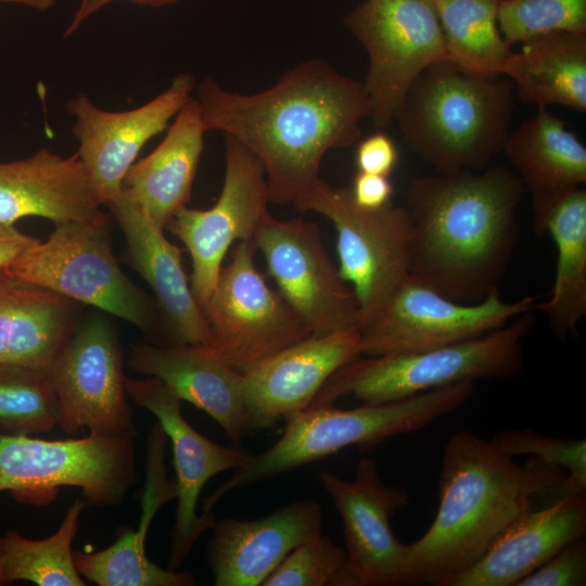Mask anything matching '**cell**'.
I'll use <instances>...</instances> for the list:
<instances>
[{
    "mask_svg": "<svg viewBox=\"0 0 586 586\" xmlns=\"http://www.w3.org/2000/svg\"><path fill=\"white\" fill-rule=\"evenodd\" d=\"M204 128L228 135L262 164L269 203L293 205L321 180L328 151L347 148L370 116L362 81L323 59L288 69L271 87L243 94L206 77L196 85Z\"/></svg>",
    "mask_w": 586,
    "mask_h": 586,
    "instance_id": "obj_1",
    "label": "cell"
},
{
    "mask_svg": "<svg viewBox=\"0 0 586 586\" xmlns=\"http://www.w3.org/2000/svg\"><path fill=\"white\" fill-rule=\"evenodd\" d=\"M524 192L502 165L413 179L404 205L413 234L409 275L450 300H484L498 289L518 244Z\"/></svg>",
    "mask_w": 586,
    "mask_h": 586,
    "instance_id": "obj_2",
    "label": "cell"
},
{
    "mask_svg": "<svg viewBox=\"0 0 586 586\" xmlns=\"http://www.w3.org/2000/svg\"><path fill=\"white\" fill-rule=\"evenodd\" d=\"M438 477L436 515L407 544V584L444 586L531 509L532 497L560 488L566 472L536 457L520 466L492 441L460 430L445 444Z\"/></svg>",
    "mask_w": 586,
    "mask_h": 586,
    "instance_id": "obj_3",
    "label": "cell"
},
{
    "mask_svg": "<svg viewBox=\"0 0 586 586\" xmlns=\"http://www.w3.org/2000/svg\"><path fill=\"white\" fill-rule=\"evenodd\" d=\"M514 90L506 76L438 61L411 84L395 120L406 144L436 173L480 170L502 152Z\"/></svg>",
    "mask_w": 586,
    "mask_h": 586,
    "instance_id": "obj_4",
    "label": "cell"
},
{
    "mask_svg": "<svg viewBox=\"0 0 586 586\" xmlns=\"http://www.w3.org/2000/svg\"><path fill=\"white\" fill-rule=\"evenodd\" d=\"M474 382L466 381L422 392L403 399L339 409L309 406L286 418L280 438L246 461L204 500L209 512L228 493L269 480L349 446L372 448L383 441L408 434L457 410L472 395Z\"/></svg>",
    "mask_w": 586,
    "mask_h": 586,
    "instance_id": "obj_5",
    "label": "cell"
},
{
    "mask_svg": "<svg viewBox=\"0 0 586 586\" xmlns=\"http://www.w3.org/2000/svg\"><path fill=\"white\" fill-rule=\"evenodd\" d=\"M534 323L532 310L482 336L422 352L359 356L337 369L310 406L334 405L352 395L364 403L394 402L480 379H510L524 365L523 341Z\"/></svg>",
    "mask_w": 586,
    "mask_h": 586,
    "instance_id": "obj_6",
    "label": "cell"
},
{
    "mask_svg": "<svg viewBox=\"0 0 586 586\" xmlns=\"http://www.w3.org/2000/svg\"><path fill=\"white\" fill-rule=\"evenodd\" d=\"M132 438L90 432L43 440L0 434V492L23 504L49 502L62 486L78 487L95 507L120 505L136 481Z\"/></svg>",
    "mask_w": 586,
    "mask_h": 586,
    "instance_id": "obj_7",
    "label": "cell"
},
{
    "mask_svg": "<svg viewBox=\"0 0 586 586\" xmlns=\"http://www.w3.org/2000/svg\"><path fill=\"white\" fill-rule=\"evenodd\" d=\"M5 268L15 277L118 317L146 334L158 330L157 305L119 267L107 224L55 226Z\"/></svg>",
    "mask_w": 586,
    "mask_h": 586,
    "instance_id": "obj_8",
    "label": "cell"
},
{
    "mask_svg": "<svg viewBox=\"0 0 586 586\" xmlns=\"http://www.w3.org/2000/svg\"><path fill=\"white\" fill-rule=\"evenodd\" d=\"M294 207L318 213L333 225L337 270L356 295L361 328L410 272L413 234L407 209L392 202L375 209L360 207L351 188L322 179Z\"/></svg>",
    "mask_w": 586,
    "mask_h": 586,
    "instance_id": "obj_9",
    "label": "cell"
},
{
    "mask_svg": "<svg viewBox=\"0 0 586 586\" xmlns=\"http://www.w3.org/2000/svg\"><path fill=\"white\" fill-rule=\"evenodd\" d=\"M344 24L368 54L362 84L369 118L375 128H386L415 79L431 64L449 60L433 2L365 0Z\"/></svg>",
    "mask_w": 586,
    "mask_h": 586,
    "instance_id": "obj_10",
    "label": "cell"
},
{
    "mask_svg": "<svg viewBox=\"0 0 586 586\" xmlns=\"http://www.w3.org/2000/svg\"><path fill=\"white\" fill-rule=\"evenodd\" d=\"M254 250L253 241L235 244L202 309L212 347L239 373L313 335L280 292L267 284L255 266Z\"/></svg>",
    "mask_w": 586,
    "mask_h": 586,
    "instance_id": "obj_11",
    "label": "cell"
},
{
    "mask_svg": "<svg viewBox=\"0 0 586 586\" xmlns=\"http://www.w3.org/2000/svg\"><path fill=\"white\" fill-rule=\"evenodd\" d=\"M536 298L508 302L494 290L476 303L450 300L408 275L359 329L360 356L422 352L482 336L534 309Z\"/></svg>",
    "mask_w": 586,
    "mask_h": 586,
    "instance_id": "obj_12",
    "label": "cell"
},
{
    "mask_svg": "<svg viewBox=\"0 0 586 586\" xmlns=\"http://www.w3.org/2000/svg\"><path fill=\"white\" fill-rule=\"evenodd\" d=\"M253 243L262 252L278 291L313 335L359 330L356 295L340 277L315 221L302 217L279 219L269 212Z\"/></svg>",
    "mask_w": 586,
    "mask_h": 586,
    "instance_id": "obj_13",
    "label": "cell"
},
{
    "mask_svg": "<svg viewBox=\"0 0 586 586\" xmlns=\"http://www.w3.org/2000/svg\"><path fill=\"white\" fill-rule=\"evenodd\" d=\"M48 373L58 402V426L64 432L88 428L100 435L136 437L122 347L104 316L79 321Z\"/></svg>",
    "mask_w": 586,
    "mask_h": 586,
    "instance_id": "obj_14",
    "label": "cell"
},
{
    "mask_svg": "<svg viewBox=\"0 0 586 586\" xmlns=\"http://www.w3.org/2000/svg\"><path fill=\"white\" fill-rule=\"evenodd\" d=\"M224 137L225 177L216 203L207 209L184 206L165 227L191 256L190 284L201 309L213 293L231 245L237 241H253L269 213L262 164L233 137Z\"/></svg>",
    "mask_w": 586,
    "mask_h": 586,
    "instance_id": "obj_15",
    "label": "cell"
},
{
    "mask_svg": "<svg viewBox=\"0 0 586 586\" xmlns=\"http://www.w3.org/2000/svg\"><path fill=\"white\" fill-rule=\"evenodd\" d=\"M196 85L193 75L180 73L145 104L119 112L100 109L84 93L68 100L66 109L74 117L73 135L78 141L76 153L101 205L109 206L119 198L124 177L141 149L167 127Z\"/></svg>",
    "mask_w": 586,
    "mask_h": 586,
    "instance_id": "obj_16",
    "label": "cell"
},
{
    "mask_svg": "<svg viewBox=\"0 0 586 586\" xmlns=\"http://www.w3.org/2000/svg\"><path fill=\"white\" fill-rule=\"evenodd\" d=\"M319 479L342 519L349 586L407 584V544L391 520L409 504L408 492L385 484L372 458L358 461L353 481L327 471Z\"/></svg>",
    "mask_w": 586,
    "mask_h": 586,
    "instance_id": "obj_17",
    "label": "cell"
},
{
    "mask_svg": "<svg viewBox=\"0 0 586 586\" xmlns=\"http://www.w3.org/2000/svg\"><path fill=\"white\" fill-rule=\"evenodd\" d=\"M125 387L130 399L155 416L171 444L177 509L168 566L177 570L216 521L212 511L198 514L203 487L215 475L241 467L249 454L218 445L193 429L182 416L181 400L160 379L126 377Z\"/></svg>",
    "mask_w": 586,
    "mask_h": 586,
    "instance_id": "obj_18",
    "label": "cell"
},
{
    "mask_svg": "<svg viewBox=\"0 0 586 586\" xmlns=\"http://www.w3.org/2000/svg\"><path fill=\"white\" fill-rule=\"evenodd\" d=\"M359 356V330L349 329L311 335L242 373L249 432L307 409L327 380Z\"/></svg>",
    "mask_w": 586,
    "mask_h": 586,
    "instance_id": "obj_19",
    "label": "cell"
},
{
    "mask_svg": "<svg viewBox=\"0 0 586 586\" xmlns=\"http://www.w3.org/2000/svg\"><path fill=\"white\" fill-rule=\"evenodd\" d=\"M321 506L301 499L257 519L216 520L205 557L216 586H260L298 545L321 533Z\"/></svg>",
    "mask_w": 586,
    "mask_h": 586,
    "instance_id": "obj_20",
    "label": "cell"
},
{
    "mask_svg": "<svg viewBox=\"0 0 586 586\" xmlns=\"http://www.w3.org/2000/svg\"><path fill=\"white\" fill-rule=\"evenodd\" d=\"M109 208L126 243L120 260L151 288L174 344L212 347L207 322L182 266L181 249L169 242L164 229L124 189Z\"/></svg>",
    "mask_w": 586,
    "mask_h": 586,
    "instance_id": "obj_21",
    "label": "cell"
},
{
    "mask_svg": "<svg viewBox=\"0 0 586 586\" xmlns=\"http://www.w3.org/2000/svg\"><path fill=\"white\" fill-rule=\"evenodd\" d=\"M77 153L63 157L42 148L33 155L0 162V225L42 217L67 222L109 224Z\"/></svg>",
    "mask_w": 586,
    "mask_h": 586,
    "instance_id": "obj_22",
    "label": "cell"
},
{
    "mask_svg": "<svg viewBox=\"0 0 586 586\" xmlns=\"http://www.w3.org/2000/svg\"><path fill=\"white\" fill-rule=\"evenodd\" d=\"M128 365L137 373L160 379L180 400L206 412L235 446L249 432L241 393L242 373L213 347L139 343L130 348Z\"/></svg>",
    "mask_w": 586,
    "mask_h": 586,
    "instance_id": "obj_23",
    "label": "cell"
},
{
    "mask_svg": "<svg viewBox=\"0 0 586 586\" xmlns=\"http://www.w3.org/2000/svg\"><path fill=\"white\" fill-rule=\"evenodd\" d=\"M585 493L562 494L514 521L473 565L444 586H518L570 542L585 537Z\"/></svg>",
    "mask_w": 586,
    "mask_h": 586,
    "instance_id": "obj_24",
    "label": "cell"
},
{
    "mask_svg": "<svg viewBox=\"0 0 586 586\" xmlns=\"http://www.w3.org/2000/svg\"><path fill=\"white\" fill-rule=\"evenodd\" d=\"M167 436L156 422L148 436L146 479L141 517L136 531L126 528L109 547L95 551H74L78 573L99 586H192L194 576L152 562L145 553V539L158 509L176 498V483L165 469Z\"/></svg>",
    "mask_w": 586,
    "mask_h": 586,
    "instance_id": "obj_25",
    "label": "cell"
},
{
    "mask_svg": "<svg viewBox=\"0 0 586 586\" xmlns=\"http://www.w3.org/2000/svg\"><path fill=\"white\" fill-rule=\"evenodd\" d=\"M79 309L0 268V367L49 372L79 323Z\"/></svg>",
    "mask_w": 586,
    "mask_h": 586,
    "instance_id": "obj_26",
    "label": "cell"
},
{
    "mask_svg": "<svg viewBox=\"0 0 586 586\" xmlns=\"http://www.w3.org/2000/svg\"><path fill=\"white\" fill-rule=\"evenodd\" d=\"M502 152L531 193L534 230L550 208L586 183V148L565 123L538 107V112L509 132Z\"/></svg>",
    "mask_w": 586,
    "mask_h": 586,
    "instance_id": "obj_27",
    "label": "cell"
},
{
    "mask_svg": "<svg viewBox=\"0 0 586 586\" xmlns=\"http://www.w3.org/2000/svg\"><path fill=\"white\" fill-rule=\"evenodd\" d=\"M205 132L199 101L191 97L162 142L124 177L123 189L163 229L190 201Z\"/></svg>",
    "mask_w": 586,
    "mask_h": 586,
    "instance_id": "obj_28",
    "label": "cell"
},
{
    "mask_svg": "<svg viewBox=\"0 0 586 586\" xmlns=\"http://www.w3.org/2000/svg\"><path fill=\"white\" fill-rule=\"evenodd\" d=\"M501 75L519 98L538 107L551 104L586 111V31H559L532 38L512 51Z\"/></svg>",
    "mask_w": 586,
    "mask_h": 586,
    "instance_id": "obj_29",
    "label": "cell"
},
{
    "mask_svg": "<svg viewBox=\"0 0 586 586\" xmlns=\"http://www.w3.org/2000/svg\"><path fill=\"white\" fill-rule=\"evenodd\" d=\"M549 233L557 249L555 281L548 300L535 303L553 335L576 333L586 315V189L579 187L547 213L538 235Z\"/></svg>",
    "mask_w": 586,
    "mask_h": 586,
    "instance_id": "obj_30",
    "label": "cell"
},
{
    "mask_svg": "<svg viewBox=\"0 0 586 586\" xmlns=\"http://www.w3.org/2000/svg\"><path fill=\"white\" fill-rule=\"evenodd\" d=\"M86 504L76 499L59 528L46 538L30 539L8 531L1 539V584L25 581L38 586H85L74 563L73 542Z\"/></svg>",
    "mask_w": 586,
    "mask_h": 586,
    "instance_id": "obj_31",
    "label": "cell"
},
{
    "mask_svg": "<svg viewBox=\"0 0 586 586\" xmlns=\"http://www.w3.org/2000/svg\"><path fill=\"white\" fill-rule=\"evenodd\" d=\"M499 0H432L449 61L483 75H501L512 53L499 30Z\"/></svg>",
    "mask_w": 586,
    "mask_h": 586,
    "instance_id": "obj_32",
    "label": "cell"
},
{
    "mask_svg": "<svg viewBox=\"0 0 586 586\" xmlns=\"http://www.w3.org/2000/svg\"><path fill=\"white\" fill-rule=\"evenodd\" d=\"M58 424V402L49 373L0 367V434L31 436L48 433Z\"/></svg>",
    "mask_w": 586,
    "mask_h": 586,
    "instance_id": "obj_33",
    "label": "cell"
},
{
    "mask_svg": "<svg viewBox=\"0 0 586 586\" xmlns=\"http://www.w3.org/2000/svg\"><path fill=\"white\" fill-rule=\"evenodd\" d=\"M498 27L511 47L559 31H586V0H499Z\"/></svg>",
    "mask_w": 586,
    "mask_h": 586,
    "instance_id": "obj_34",
    "label": "cell"
},
{
    "mask_svg": "<svg viewBox=\"0 0 586 586\" xmlns=\"http://www.w3.org/2000/svg\"><path fill=\"white\" fill-rule=\"evenodd\" d=\"M262 586H349L345 550L320 533L293 549Z\"/></svg>",
    "mask_w": 586,
    "mask_h": 586,
    "instance_id": "obj_35",
    "label": "cell"
},
{
    "mask_svg": "<svg viewBox=\"0 0 586 586\" xmlns=\"http://www.w3.org/2000/svg\"><path fill=\"white\" fill-rule=\"evenodd\" d=\"M492 443L504 454L515 457L530 455L562 468L566 477L562 494L586 491V441L553 437L531 428L502 429L494 434Z\"/></svg>",
    "mask_w": 586,
    "mask_h": 586,
    "instance_id": "obj_36",
    "label": "cell"
},
{
    "mask_svg": "<svg viewBox=\"0 0 586 586\" xmlns=\"http://www.w3.org/2000/svg\"><path fill=\"white\" fill-rule=\"evenodd\" d=\"M586 585V539H574L524 577L518 586Z\"/></svg>",
    "mask_w": 586,
    "mask_h": 586,
    "instance_id": "obj_37",
    "label": "cell"
},
{
    "mask_svg": "<svg viewBox=\"0 0 586 586\" xmlns=\"http://www.w3.org/2000/svg\"><path fill=\"white\" fill-rule=\"evenodd\" d=\"M355 161L358 171L390 176L398 161V152L391 137L379 131L358 142Z\"/></svg>",
    "mask_w": 586,
    "mask_h": 586,
    "instance_id": "obj_38",
    "label": "cell"
},
{
    "mask_svg": "<svg viewBox=\"0 0 586 586\" xmlns=\"http://www.w3.org/2000/svg\"><path fill=\"white\" fill-rule=\"evenodd\" d=\"M393 184L387 176L358 171L353 187L352 196L357 205L364 208H381L391 203Z\"/></svg>",
    "mask_w": 586,
    "mask_h": 586,
    "instance_id": "obj_39",
    "label": "cell"
},
{
    "mask_svg": "<svg viewBox=\"0 0 586 586\" xmlns=\"http://www.w3.org/2000/svg\"><path fill=\"white\" fill-rule=\"evenodd\" d=\"M120 0H80L73 17L64 31V37L74 35L80 26L93 14L103 9L105 5ZM138 5L151 8H163L173 5L180 0H126Z\"/></svg>",
    "mask_w": 586,
    "mask_h": 586,
    "instance_id": "obj_40",
    "label": "cell"
},
{
    "mask_svg": "<svg viewBox=\"0 0 586 586\" xmlns=\"http://www.w3.org/2000/svg\"><path fill=\"white\" fill-rule=\"evenodd\" d=\"M37 241L14 225H0V268L8 266Z\"/></svg>",
    "mask_w": 586,
    "mask_h": 586,
    "instance_id": "obj_41",
    "label": "cell"
},
{
    "mask_svg": "<svg viewBox=\"0 0 586 586\" xmlns=\"http://www.w3.org/2000/svg\"><path fill=\"white\" fill-rule=\"evenodd\" d=\"M0 2L21 4L38 11H48L54 7L56 0H0Z\"/></svg>",
    "mask_w": 586,
    "mask_h": 586,
    "instance_id": "obj_42",
    "label": "cell"
},
{
    "mask_svg": "<svg viewBox=\"0 0 586 586\" xmlns=\"http://www.w3.org/2000/svg\"><path fill=\"white\" fill-rule=\"evenodd\" d=\"M1 539H2V536H0V556H1ZM0 586H2L1 581H0Z\"/></svg>",
    "mask_w": 586,
    "mask_h": 586,
    "instance_id": "obj_43",
    "label": "cell"
}]
</instances>
